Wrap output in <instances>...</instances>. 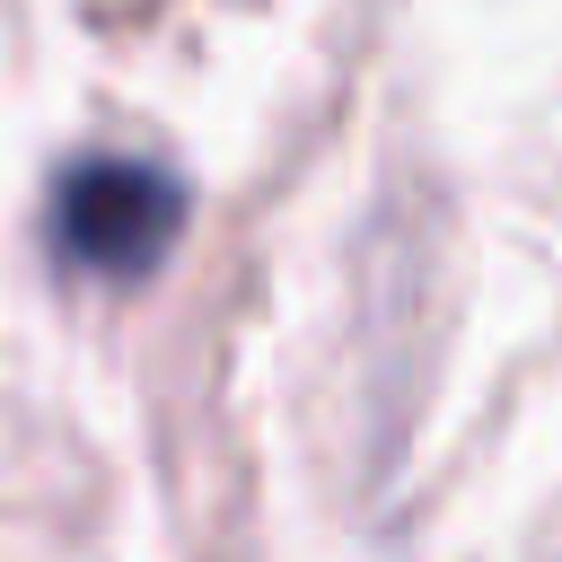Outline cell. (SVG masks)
Segmentation results:
<instances>
[{
  "label": "cell",
  "mask_w": 562,
  "mask_h": 562,
  "mask_svg": "<svg viewBox=\"0 0 562 562\" xmlns=\"http://www.w3.org/2000/svg\"><path fill=\"white\" fill-rule=\"evenodd\" d=\"M176 220H184V193L149 158H79L53 184V246L105 281H140L167 255Z\"/></svg>",
  "instance_id": "1"
}]
</instances>
